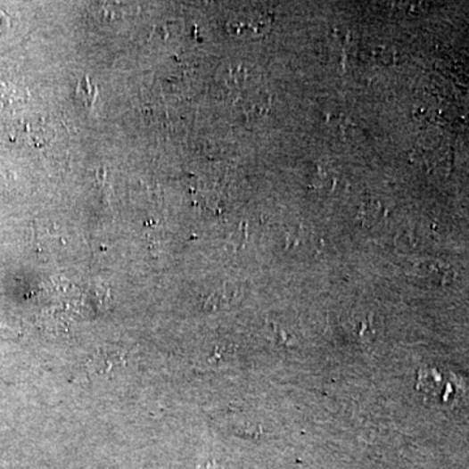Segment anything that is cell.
<instances>
[{"mask_svg":"<svg viewBox=\"0 0 469 469\" xmlns=\"http://www.w3.org/2000/svg\"><path fill=\"white\" fill-rule=\"evenodd\" d=\"M8 25V19L7 16L4 15V13L0 11V33L3 32V30L7 28Z\"/></svg>","mask_w":469,"mask_h":469,"instance_id":"cell-1","label":"cell"}]
</instances>
